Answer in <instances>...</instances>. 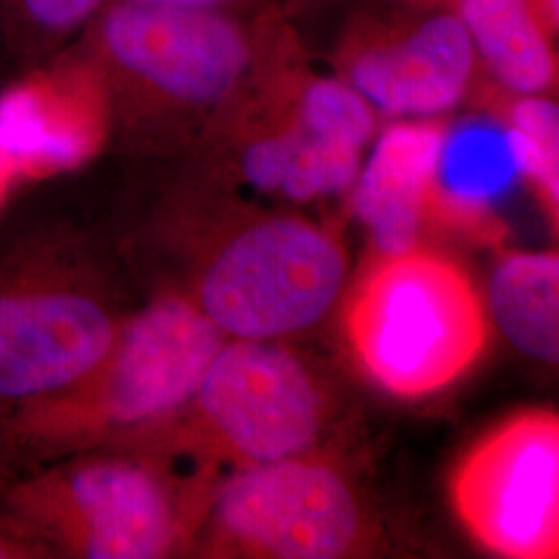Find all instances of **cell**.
I'll return each mask as SVG.
<instances>
[{
    "label": "cell",
    "mask_w": 559,
    "mask_h": 559,
    "mask_svg": "<svg viewBox=\"0 0 559 559\" xmlns=\"http://www.w3.org/2000/svg\"><path fill=\"white\" fill-rule=\"evenodd\" d=\"M267 50L233 9L104 0L59 57L100 90L108 141L168 156L205 140L260 78Z\"/></svg>",
    "instance_id": "1"
},
{
    "label": "cell",
    "mask_w": 559,
    "mask_h": 559,
    "mask_svg": "<svg viewBox=\"0 0 559 559\" xmlns=\"http://www.w3.org/2000/svg\"><path fill=\"white\" fill-rule=\"evenodd\" d=\"M177 290L129 313L110 350L80 380L0 415V464L21 473L119 445L177 415L224 346Z\"/></svg>",
    "instance_id": "2"
},
{
    "label": "cell",
    "mask_w": 559,
    "mask_h": 559,
    "mask_svg": "<svg viewBox=\"0 0 559 559\" xmlns=\"http://www.w3.org/2000/svg\"><path fill=\"white\" fill-rule=\"evenodd\" d=\"M203 506L201 477L180 475L177 454L147 443L50 462L0 493V508L52 558H166L195 535Z\"/></svg>",
    "instance_id": "3"
},
{
    "label": "cell",
    "mask_w": 559,
    "mask_h": 559,
    "mask_svg": "<svg viewBox=\"0 0 559 559\" xmlns=\"http://www.w3.org/2000/svg\"><path fill=\"white\" fill-rule=\"evenodd\" d=\"M127 318L75 228L41 222L0 240V415L80 380Z\"/></svg>",
    "instance_id": "4"
},
{
    "label": "cell",
    "mask_w": 559,
    "mask_h": 559,
    "mask_svg": "<svg viewBox=\"0 0 559 559\" xmlns=\"http://www.w3.org/2000/svg\"><path fill=\"white\" fill-rule=\"evenodd\" d=\"M346 332L367 376L404 399L433 394L479 359L487 320L471 278L425 251L383 255L350 300Z\"/></svg>",
    "instance_id": "5"
},
{
    "label": "cell",
    "mask_w": 559,
    "mask_h": 559,
    "mask_svg": "<svg viewBox=\"0 0 559 559\" xmlns=\"http://www.w3.org/2000/svg\"><path fill=\"white\" fill-rule=\"evenodd\" d=\"M320 427V392L302 362L270 340L239 338L224 342L177 415L124 443L177 456L221 450L263 464L299 456Z\"/></svg>",
    "instance_id": "6"
},
{
    "label": "cell",
    "mask_w": 559,
    "mask_h": 559,
    "mask_svg": "<svg viewBox=\"0 0 559 559\" xmlns=\"http://www.w3.org/2000/svg\"><path fill=\"white\" fill-rule=\"evenodd\" d=\"M344 280L338 240L311 222H261L201 267L193 300L228 336L272 340L330 311Z\"/></svg>",
    "instance_id": "7"
},
{
    "label": "cell",
    "mask_w": 559,
    "mask_h": 559,
    "mask_svg": "<svg viewBox=\"0 0 559 559\" xmlns=\"http://www.w3.org/2000/svg\"><path fill=\"white\" fill-rule=\"evenodd\" d=\"M452 501L466 531L489 551L558 558V415L528 411L491 429L456 466Z\"/></svg>",
    "instance_id": "8"
},
{
    "label": "cell",
    "mask_w": 559,
    "mask_h": 559,
    "mask_svg": "<svg viewBox=\"0 0 559 559\" xmlns=\"http://www.w3.org/2000/svg\"><path fill=\"white\" fill-rule=\"evenodd\" d=\"M360 537L359 503L348 483L320 462L253 464L212 501V545L280 559H336Z\"/></svg>",
    "instance_id": "9"
},
{
    "label": "cell",
    "mask_w": 559,
    "mask_h": 559,
    "mask_svg": "<svg viewBox=\"0 0 559 559\" xmlns=\"http://www.w3.org/2000/svg\"><path fill=\"white\" fill-rule=\"evenodd\" d=\"M342 80L390 117L431 119L468 92L479 57L450 7L427 17L355 25L338 50Z\"/></svg>",
    "instance_id": "10"
},
{
    "label": "cell",
    "mask_w": 559,
    "mask_h": 559,
    "mask_svg": "<svg viewBox=\"0 0 559 559\" xmlns=\"http://www.w3.org/2000/svg\"><path fill=\"white\" fill-rule=\"evenodd\" d=\"M0 92V156L20 180L80 170L108 143L100 90L71 60H52Z\"/></svg>",
    "instance_id": "11"
},
{
    "label": "cell",
    "mask_w": 559,
    "mask_h": 559,
    "mask_svg": "<svg viewBox=\"0 0 559 559\" xmlns=\"http://www.w3.org/2000/svg\"><path fill=\"white\" fill-rule=\"evenodd\" d=\"M445 129L436 120L392 124L357 177L353 207L383 255L415 249L420 216L438 177Z\"/></svg>",
    "instance_id": "12"
},
{
    "label": "cell",
    "mask_w": 559,
    "mask_h": 559,
    "mask_svg": "<svg viewBox=\"0 0 559 559\" xmlns=\"http://www.w3.org/2000/svg\"><path fill=\"white\" fill-rule=\"evenodd\" d=\"M479 62L506 90L543 96L558 80V57L533 0H450Z\"/></svg>",
    "instance_id": "13"
},
{
    "label": "cell",
    "mask_w": 559,
    "mask_h": 559,
    "mask_svg": "<svg viewBox=\"0 0 559 559\" xmlns=\"http://www.w3.org/2000/svg\"><path fill=\"white\" fill-rule=\"evenodd\" d=\"M360 150L320 140L295 122L251 141L242 175L255 187L307 201L342 193L359 177Z\"/></svg>",
    "instance_id": "14"
},
{
    "label": "cell",
    "mask_w": 559,
    "mask_h": 559,
    "mask_svg": "<svg viewBox=\"0 0 559 559\" xmlns=\"http://www.w3.org/2000/svg\"><path fill=\"white\" fill-rule=\"evenodd\" d=\"M489 307L501 334L520 353L558 362L559 258L512 253L498 263L489 284Z\"/></svg>",
    "instance_id": "15"
},
{
    "label": "cell",
    "mask_w": 559,
    "mask_h": 559,
    "mask_svg": "<svg viewBox=\"0 0 559 559\" xmlns=\"http://www.w3.org/2000/svg\"><path fill=\"white\" fill-rule=\"evenodd\" d=\"M514 175H520L519 164L508 133L464 131L443 141L429 203H441L456 218L475 221Z\"/></svg>",
    "instance_id": "16"
},
{
    "label": "cell",
    "mask_w": 559,
    "mask_h": 559,
    "mask_svg": "<svg viewBox=\"0 0 559 559\" xmlns=\"http://www.w3.org/2000/svg\"><path fill=\"white\" fill-rule=\"evenodd\" d=\"M104 0H0V41L17 75L48 67L96 15Z\"/></svg>",
    "instance_id": "17"
},
{
    "label": "cell",
    "mask_w": 559,
    "mask_h": 559,
    "mask_svg": "<svg viewBox=\"0 0 559 559\" xmlns=\"http://www.w3.org/2000/svg\"><path fill=\"white\" fill-rule=\"evenodd\" d=\"M295 124L320 140L362 150L376 131V108L342 78H309L295 90Z\"/></svg>",
    "instance_id": "18"
},
{
    "label": "cell",
    "mask_w": 559,
    "mask_h": 559,
    "mask_svg": "<svg viewBox=\"0 0 559 559\" xmlns=\"http://www.w3.org/2000/svg\"><path fill=\"white\" fill-rule=\"evenodd\" d=\"M508 140L520 175L537 185L543 201L558 212L559 117L558 106L543 96H520L508 117Z\"/></svg>",
    "instance_id": "19"
},
{
    "label": "cell",
    "mask_w": 559,
    "mask_h": 559,
    "mask_svg": "<svg viewBox=\"0 0 559 559\" xmlns=\"http://www.w3.org/2000/svg\"><path fill=\"white\" fill-rule=\"evenodd\" d=\"M52 554L36 539L20 520L0 508V559H46Z\"/></svg>",
    "instance_id": "20"
},
{
    "label": "cell",
    "mask_w": 559,
    "mask_h": 559,
    "mask_svg": "<svg viewBox=\"0 0 559 559\" xmlns=\"http://www.w3.org/2000/svg\"><path fill=\"white\" fill-rule=\"evenodd\" d=\"M17 182H21L17 173L13 170V166L9 162L0 156V214L7 207L13 191L17 189Z\"/></svg>",
    "instance_id": "21"
},
{
    "label": "cell",
    "mask_w": 559,
    "mask_h": 559,
    "mask_svg": "<svg viewBox=\"0 0 559 559\" xmlns=\"http://www.w3.org/2000/svg\"><path fill=\"white\" fill-rule=\"evenodd\" d=\"M150 2L185 4V7H218V9H233L239 0H150Z\"/></svg>",
    "instance_id": "22"
},
{
    "label": "cell",
    "mask_w": 559,
    "mask_h": 559,
    "mask_svg": "<svg viewBox=\"0 0 559 559\" xmlns=\"http://www.w3.org/2000/svg\"><path fill=\"white\" fill-rule=\"evenodd\" d=\"M425 9H438V7H450V0H413Z\"/></svg>",
    "instance_id": "23"
},
{
    "label": "cell",
    "mask_w": 559,
    "mask_h": 559,
    "mask_svg": "<svg viewBox=\"0 0 559 559\" xmlns=\"http://www.w3.org/2000/svg\"><path fill=\"white\" fill-rule=\"evenodd\" d=\"M4 485H7V479L2 477V471H0V493H2V489H4Z\"/></svg>",
    "instance_id": "24"
},
{
    "label": "cell",
    "mask_w": 559,
    "mask_h": 559,
    "mask_svg": "<svg viewBox=\"0 0 559 559\" xmlns=\"http://www.w3.org/2000/svg\"><path fill=\"white\" fill-rule=\"evenodd\" d=\"M0 60H4V62H7V57H4V48H2V41H0Z\"/></svg>",
    "instance_id": "25"
}]
</instances>
